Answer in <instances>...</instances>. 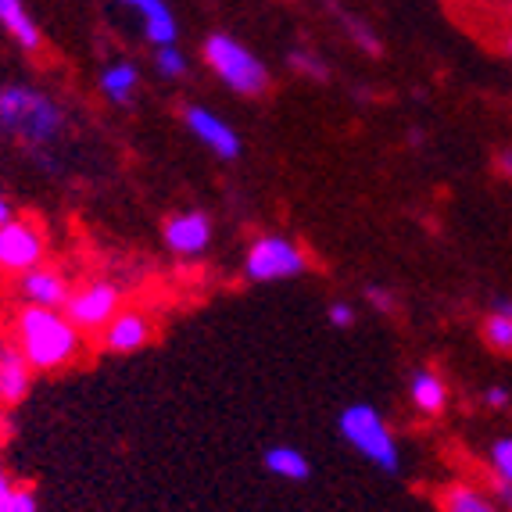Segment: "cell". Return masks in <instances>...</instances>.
Returning <instances> with one entry per match:
<instances>
[{
	"instance_id": "10",
	"label": "cell",
	"mask_w": 512,
	"mask_h": 512,
	"mask_svg": "<svg viewBox=\"0 0 512 512\" xmlns=\"http://www.w3.org/2000/svg\"><path fill=\"white\" fill-rule=\"evenodd\" d=\"M151 341V319L137 308H119V316L101 330V348L108 355H133Z\"/></svg>"
},
{
	"instance_id": "18",
	"label": "cell",
	"mask_w": 512,
	"mask_h": 512,
	"mask_svg": "<svg viewBox=\"0 0 512 512\" xmlns=\"http://www.w3.org/2000/svg\"><path fill=\"white\" fill-rule=\"evenodd\" d=\"M137 86H140V72H137V65H129V61H115V65H108V69L101 72L104 97H108V101H115V104L133 101Z\"/></svg>"
},
{
	"instance_id": "28",
	"label": "cell",
	"mask_w": 512,
	"mask_h": 512,
	"mask_svg": "<svg viewBox=\"0 0 512 512\" xmlns=\"http://www.w3.org/2000/svg\"><path fill=\"white\" fill-rule=\"evenodd\" d=\"M495 165H498V172H502L505 180H512V147H505V151L498 154Z\"/></svg>"
},
{
	"instance_id": "30",
	"label": "cell",
	"mask_w": 512,
	"mask_h": 512,
	"mask_svg": "<svg viewBox=\"0 0 512 512\" xmlns=\"http://www.w3.org/2000/svg\"><path fill=\"white\" fill-rule=\"evenodd\" d=\"M11 219H15V208L8 205V197L0 194V226H4V222H11Z\"/></svg>"
},
{
	"instance_id": "3",
	"label": "cell",
	"mask_w": 512,
	"mask_h": 512,
	"mask_svg": "<svg viewBox=\"0 0 512 512\" xmlns=\"http://www.w3.org/2000/svg\"><path fill=\"white\" fill-rule=\"evenodd\" d=\"M337 434L344 444H351L366 462H373L376 470L384 473H402V448L394 441L387 419L380 416V409H373L369 402H351L337 416Z\"/></svg>"
},
{
	"instance_id": "8",
	"label": "cell",
	"mask_w": 512,
	"mask_h": 512,
	"mask_svg": "<svg viewBox=\"0 0 512 512\" xmlns=\"http://www.w3.org/2000/svg\"><path fill=\"white\" fill-rule=\"evenodd\" d=\"M183 122H187L190 133H194V137L201 140L215 158H222V162H237L240 158V147L244 144H240L237 129H233L226 119H219L212 108L190 104V108H183Z\"/></svg>"
},
{
	"instance_id": "4",
	"label": "cell",
	"mask_w": 512,
	"mask_h": 512,
	"mask_svg": "<svg viewBox=\"0 0 512 512\" xmlns=\"http://www.w3.org/2000/svg\"><path fill=\"white\" fill-rule=\"evenodd\" d=\"M205 65L240 97H262L269 90V69L258 54H251L240 40L226 33H212L201 47Z\"/></svg>"
},
{
	"instance_id": "17",
	"label": "cell",
	"mask_w": 512,
	"mask_h": 512,
	"mask_svg": "<svg viewBox=\"0 0 512 512\" xmlns=\"http://www.w3.org/2000/svg\"><path fill=\"white\" fill-rule=\"evenodd\" d=\"M487 466H491V487H495V502L512 509V437H498L487 448Z\"/></svg>"
},
{
	"instance_id": "29",
	"label": "cell",
	"mask_w": 512,
	"mask_h": 512,
	"mask_svg": "<svg viewBox=\"0 0 512 512\" xmlns=\"http://www.w3.org/2000/svg\"><path fill=\"white\" fill-rule=\"evenodd\" d=\"M480 8L498 11V15H512V0H477Z\"/></svg>"
},
{
	"instance_id": "16",
	"label": "cell",
	"mask_w": 512,
	"mask_h": 512,
	"mask_svg": "<svg viewBox=\"0 0 512 512\" xmlns=\"http://www.w3.org/2000/svg\"><path fill=\"white\" fill-rule=\"evenodd\" d=\"M262 462L273 477L291 480V484H305V480L312 477V462H308V455L301 452V448H294V444H273V448H265Z\"/></svg>"
},
{
	"instance_id": "19",
	"label": "cell",
	"mask_w": 512,
	"mask_h": 512,
	"mask_svg": "<svg viewBox=\"0 0 512 512\" xmlns=\"http://www.w3.org/2000/svg\"><path fill=\"white\" fill-rule=\"evenodd\" d=\"M140 18H144V36L154 47H169V43H176V36H180L176 15L165 8V0H158V4H151L147 11H140Z\"/></svg>"
},
{
	"instance_id": "12",
	"label": "cell",
	"mask_w": 512,
	"mask_h": 512,
	"mask_svg": "<svg viewBox=\"0 0 512 512\" xmlns=\"http://www.w3.org/2000/svg\"><path fill=\"white\" fill-rule=\"evenodd\" d=\"M33 373L36 369L29 366V359L22 355V348H4L0 344V405L4 409H15L29 398L33 391Z\"/></svg>"
},
{
	"instance_id": "32",
	"label": "cell",
	"mask_w": 512,
	"mask_h": 512,
	"mask_svg": "<svg viewBox=\"0 0 512 512\" xmlns=\"http://www.w3.org/2000/svg\"><path fill=\"white\" fill-rule=\"evenodd\" d=\"M505 51H509V58H512V29H509V36H505Z\"/></svg>"
},
{
	"instance_id": "2",
	"label": "cell",
	"mask_w": 512,
	"mask_h": 512,
	"mask_svg": "<svg viewBox=\"0 0 512 512\" xmlns=\"http://www.w3.org/2000/svg\"><path fill=\"white\" fill-rule=\"evenodd\" d=\"M18 348L29 359L36 373H58V369L72 366L83 351L79 330L61 308H40L26 305L15 319Z\"/></svg>"
},
{
	"instance_id": "15",
	"label": "cell",
	"mask_w": 512,
	"mask_h": 512,
	"mask_svg": "<svg viewBox=\"0 0 512 512\" xmlns=\"http://www.w3.org/2000/svg\"><path fill=\"white\" fill-rule=\"evenodd\" d=\"M480 337L495 355H512V298L498 294L491 301L484 323H480Z\"/></svg>"
},
{
	"instance_id": "26",
	"label": "cell",
	"mask_w": 512,
	"mask_h": 512,
	"mask_svg": "<svg viewBox=\"0 0 512 512\" xmlns=\"http://www.w3.org/2000/svg\"><path fill=\"white\" fill-rule=\"evenodd\" d=\"M480 402H484L487 409L502 412V409H509V405H512V391H509V387H502V384H495V387H487V391L480 394Z\"/></svg>"
},
{
	"instance_id": "23",
	"label": "cell",
	"mask_w": 512,
	"mask_h": 512,
	"mask_svg": "<svg viewBox=\"0 0 512 512\" xmlns=\"http://www.w3.org/2000/svg\"><path fill=\"white\" fill-rule=\"evenodd\" d=\"M291 69L294 72H301L305 79H319V83H326L330 79V69H326V61L319 58V54H312V51H291Z\"/></svg>"
},
{
	"instance_id": "7",
	"label": "cell",
	"mask_w": 512,
	"mask_h": 512,
	"mask_svg": "<svg viewBox=\"0 0 512 512\" xmlns=\"http://www.w3.org/2000/svg\"><path fill=\"white\" fill-rule=\"evenodd\" d=\"M43 230L29 219H11L0 226V269L4 273H29L43 262Z\"/></svg>"
},
{
	"instance_id": "24",
	"label": "cell",
	"mask_w": 512,
	"mask_h": 512,
	"mask_svg": "<svg viewBox=\"0 0 512 512\" xmlns=\"http://www.w3.org/2000/svg\"><path fill=\"white\" fill-rule=\"evenodd\" d=\"M366 301L380 312V316H394V312H398V294H394L391 287H384V283H369Z\"/></svg>"
},
{
	"instance_id": "20",
	"label": "cell",
	"mask_w": 512,
	"mask_h": 512,
	"mask_svg": "<svg viewBox=\"0 0 512 512\" xmlns=\"http://www.w3.org/2000/svg\"><path fill=\"white\" fill-rule=\"evenodd\" d=\"M444 512H502L495 498H487L473 484H452L444 491Z\"/></svg>"
},
{
	"instance_id": "11",
	"label": "cell",
	"mask_w": 512,
	"mask_h": 512,
	"mask_svg": "<svg viewBox=\"0 0 512 512\" xmlns=\"http://www.w3.org/2000/svg\"><path fill=\"white\" fill-rule=\"evenodd\" d=\"M18 294H22V301H26V305L65 308L72 287H69V280L58 273V269H51V265H33L29 273L18 276Z\"/></svg>"
},
{
	"instance_id": "21",
	"label": "cell",
	"mask_w": 512,
	"mask_h": 512,
	"mask_svg": "<svg viewBox=\"0 0 512 512\" xmlns=\"http://www.w3.org/2000/svg\"><path fill=\"white\" fill-rule=\"evenodd\" d=\"M333 15H337V22L348 29V36L359 43L362 51H366V54H380V40H376L373 29H369L366 22H359L355 15H348V11H337V8H333Z\"/></svg>"
},
{
	"instance_id": "22",
	"label": "cell",
	"mask_w": 512,
	"mask_h": 512,
	"mask_svg": "<svg viewBox=\"0 0 512 512\" xmlns=\"http://www.w3.org/2000/svg\"><path fill=\"white\" fill-rule=\"evenodd\" d=\"M154 69L162 72L165 79H183L187 76V58H183V51L176 47V43H169V47H158V54H154Z\"/></svg>"
},
{
	"instance_id": "9",
	"label": "cell",
	"mask_w": 512,
	"mask_h": 512,
	"mask_svg": "<svg viewBox=\"0 0 512 512\" xmlns=\"http://www.w3.org/2000/svg\"><path fill=\"white\" fill-rule=\"evenodd\" d=\"M162 237L169 251L183 258H197L205 255L208 244H212V219L205 212H176L165 219Z\"/></svg>"
},
{
	"instance_id": "27",
	"label": "cell",
	"mask_w": 512,
	"mask_h": 512,
	"mask_svg": "<svg viewBox=\"0 0 512 512\" xmlns=\"http://www.w3.org/2000/svg\"><path fill=\"white\" fill-rule=\"evenodd\" d=\"M15 480H11V473L0 470V512H15Z\"/></svg>"
},
{
	"instance_id": "14",
	"label": "cell",
	"mask_w": 512,
	"mask_h": 512,
	"mask_svg": "<svg viewBox=\"0 0 512 512\" xmlns=\"http://www.w3.org/2000/svg\"><path fill=\"white\" fill-rule=\"evenodd\" d=\"M0 29H8L11 40L29 54H36L43 47L40 26L33 22V15L26 11L22 0H0Z\"/></svg>"
},
{
	"instance_id": "6",
	"label": "cell",
	"mask_w": 512,
	"mask_h": 512,
	"mask_svg": "<svg viewBox=\"0 0 512 512\" xmlns=\"http://www.w3.org/2000/svg\"><path fill=\"white\" fill-rule=\"evenodd\" d=\"M119 308H122L119 283L90 280V283H83L79 291L69 294V301H65V308H61V312L72 319V326H76V330H104L111 319L119 316Z\"/></svg>"
},
{
	"instance_id": "31",
	"label": "cell",
	"mask_w": 512,
	"mask_h": 512,
	"mask_svg": "<svg viewBox=\"0 0 512 512\" xmlns=\"http://www.w3.org/2000/svg\"><path fill=\"white\" fill-rule=\"evenodd\" d=\"M122 4H129V8H137V11H147L151 4H158V0H122Z\"/></svg>"
},
{
	"instance_id": "13",
	"label": "cell",
	"mask_w": 512,
	"mask_h": 512,
	"mask_svg": "<svg viewBox=\"0 0 512 512\" xmlns=\"http://www.w3.org/2000/svg\"><path fill=\"white\" fill-rule=\"evenodd\" d=\"M409 402L419 416H441L448 409V384H444V376L430 366H419L412 369L409 376Z\"/></svg>"
},
{
	"instance_id": "1",
	"label": "cell",
	"mask_w": 512,
	"mask_h": 512,
	"mask_svg": "<svg viewBox=\"0 0 512 512\" xmlns=\"http://www.w3.org/2000/svg\"><path fill=\"white\" fill-rule=\"evenodd\" d=\"M0 133L26 151H43L65 133V108L36 86H0Z\"/></svg>"
},
{
	"instance_id": "25",
	"label": "cell",
	"mask_w": 512,
	"mask_h": 512,
	"mask_svg": "<svg viewBox=\"0 0 512 512\" xmlns=\"http://www.w3.org/2000/svg\"><path fill=\"white\" fill-rule=\"evenodd\" d=\"M326 319H330V326H337V330H351V326H355V308H351L348 301H333V305L326 308Z\"/></svg>"
},
{
	"instance_id": "5",
	"label": "cell",
	"mask_w": 512,
	"mask_h": 512,
	"mask_svg": "<svg viewBox=\"0 0 512 512\" xmlns=\"http://www.w3.org/2000/svg\"><path fill=\"white\" fill-rule=\"evenodd\" d=\"M308 269V255L283 233H265L244 255V280L248 283H283L298 280Z\"/></svg>"
}]
</instances>
